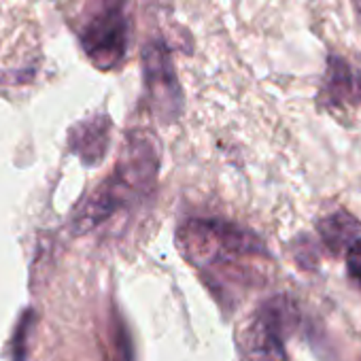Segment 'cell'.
Returning <instances> with one entry per match:
<instances>
[{
    "label": "cell",
    "mask_w": 361,
    "mask_h": 361,
    "mask_svg": "<svg viewBox=\"0 0 361 361\" xmlns=\"http://www.w3.org/2000/svg\"><path fill=\"white\" fill-rule=\"evenodd\" d=\"M185 257L198 266H224L240 257H266L264 240L249 228L224 219H192L178 232Z\"/></svg>",
    "instance_id": "6da1fadb"
},
{
    "label": "cell",
    "mask_w": 361,
    "mask_h": 361,
    "mask_svg": "<svg viewBox=\"0 0 361 361\" xmlns=\"http://www.w3.org/2000/svg\"><path fill=\"white\" fill-rule=\"evenodd\" d=\"M79 39L94 66L100 71L117 68L128 54L130 39L126 0H100V7L90 16Z\"/></svg>",
    "instance_id": "7a4b0ae2"
},
{
    "label": "cell",
    "mask_w": 361,
    "mask_h": 361,
    "mask_svg": "<svg viewBox=\"0 0 361 361\" xmlns=\"http://www.w3.org/2000/svg\"><path fill=\"white\" fill-rule=\"evenodd\" d=\"M142 75L155 115L161 123H174L183 113V90L172 56L161 41H153L142 49Z\"/></svg>",
    "instance_id": "3957f363"
},
{
    "label": "cell",
    "mask_w": 361,
    "mask_h": 361,
    "mask_svg": "<svg viewBox=\"0 0 361 361\" xmlns=\"http://www.w3.org/2000/svg\"><path fill=\"white\" fill-rule=\"evenodd\" d=\"M293 323L295 308L289 300L272 298L262 304L253 325V340L255 350L264 361H287L285 336L291 331Z\"/></svg>",
    "instance_id": "277c9868"
},
{
    "label": "cell",
    "mask_w": 361,
    "mask_h": 361,
    "mask_svg": "<svg viewBox=\"0 0 361 361\" xmlns=\"http://www.w3.org/2000/svg\"><path fill=\"white\" fill-rule=\"evenodd\" d=\"M157 170H159V153L153 136L147 132L128 134L115 174H119L126 180L134 194H147L155 185Z\"/></svg>",
    "instance_id": "5b68a950"
},
{
    "label": "cell",
    "mask_w": 361,
    "mask_h": 361,
    "mask_svg": "<svg viewBox=\"0 0 361 361\" xmlns=\"http://www.w3.org/2000/svg\"><path fill=\"white\" fill-rule=\"evenodd\" d=\"M134 196L136 194L130 190L126 180L113 172L104 183L94 190V194L81 204V209L73 217V234L81 236L96 230L106 219H111L121 207H126Z\"/></svg>",
    "instance_id": "8992f818"
},
{
    "label": "cell",
    "mask_w": 361,
    "mask_h": 361,
    "mask_svg": "<svg viewBox=\"0 0 361 361\" xmlns=\"http://www.w3.org/2000/svg\"><path fill=\"white\" fill-rule=\"evenodd\" d=\"M321 100L327 106L361 104V68L342 56H329L321 87Z\"/></svg>",
    "instance_id": "52a82bcc"
},
{
    "label": "cell",
    "mask_w": 361,
    "mask_h": 361,
    "mask_svg": "<svg viewBox=\"0 0 361 361\" xmlns=\"http://www.w3.org/2000/svg\"><path fill=\"white\" fill-rule=\"evenodd\" d=\"M68 145L85 166H98L111 145V119L106 115H94L79 121L68 134Z\"/></svg>",
    "instance_id": "ba28073f"
},
{
    "label": "cell",
    "mask_w": 361,
    "mask_h": 361,
    "mask_svg": "<svg viewBox=\"0 0 361 361\" xmlns=\"http://www.w3.org/2000/svg\"><path fill=\"white\" fill-rule=\"evenodd\" d=\"M359 224L357 219L346 213V211H336L331 215H327L325 219H321L319 224V236L323 240L325 247H329L334 253L342 251V249H350V245L355 240H359Z\"/></svg>",
    "instance_id": "9c48e42d"
},
{
    "label": "cell",
    "mask_w": 361,
    "mask_h": 361,
    "mask_svg": "<svg viewBox=\"0 0 361 361\" xmlns=\"http://www.w3.org/2000/svg\"><path fill=\"white\" fill-rule=\"evenodd\" d=\"M32 325H35V312L26 310L22 321L18 323L16 334H13V342H11L13 361H26V357H28V338L32 334Z\"/></svg>",
    "instance_id": "30bf717a"
},
{
    "label": "cell",
    "mask_w": 361,
    "mask_h": 361,
    "mask_svg": "<svg viewBox=\"0 0 361 361\" xmlns=\"http://www.w3.org/2000/svg\"><path fill=\"white\" fill-rule=\"evenodd\" d=\"M113 344H115V361H134L132 338L121 319H117L113 325Z\"/></svg>",
    "instance_id": "8fae6325"
},
{
    "label": "cell",
    "mask_w": 361,
    "mask_h": 361,
    "mask_svg": "<svg viewBox=\"0 0 361 361\" xmlns=\"http://www.w3.org/2000/svg\"><path fill=\"white\" fill-rule=\"evenodd\" d=\"M346 270H348V276L361 287V238L355 240L350 249L346 251Z\"/></svg>",
    "instance_id": "7c38bea8"
},
{
    "label": "cell",
    "mask_w": 361,
    "mask_h": 361,
    "mask_svg": "<svg viewBox=\"0 0 361 361\" xmlns=\"http://www.w3.org/2000/svg\"><path fill=\"white\" fill-rule=\"evenodd\" d=\"M355 3H357V9L361 11V0H355Z\"/></svg>",
    "instance_id": "4fadbf2b"
}]
</instances>
